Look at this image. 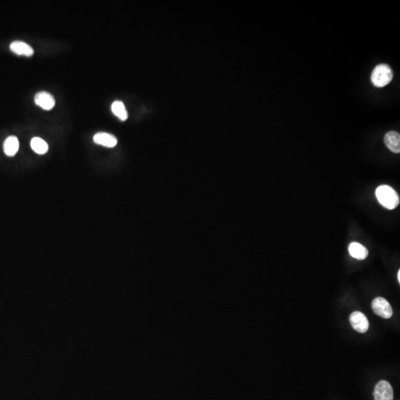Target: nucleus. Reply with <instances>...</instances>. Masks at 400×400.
I'll return each instance as SVG.
<instances>
[{
	"label": "nucleus",
	"mask_w": 400,
	"mask_h": 400,
	"mask_svg": "<svg viewBox=\"0 0 400 400\" xmlns=\"http://www.w3.org/2000/svg\"><path fill=\"white\" fill-rule=\"evenodd\" d=\"M20 148V142H19L17 137L14 136H11L5 139L4 142L3 149L4 152L8 157H14L18 152Z\"/></svg>",
	"instance_id": "obj_11"
},
{
	"label": "nucleus",
	"mask_w": 400,
	"mask_h": 400,
	"mask_svg": "<svg viewBox=\"0 0 400 400\" xmlns=\"http://www.w3.org/2000/svg\"><path fill=\"white\" fill-rule=\"evenodd\" d=\"M372 309L375 314L384 319L392 317L393 310L389 302L383 297H376L372 302Z\"/></svg>",
	"instance_id": "obj_3"
},
{
	"label": "nucleus",
	"mask_w": 400,
	"mask_h": 400,
	"mask_svg": "<svg viewBox=\"0 0 400 400\" xmlns=\"http://www.w3.org/2000/svg\"><path fill=\"white\" fill-rule=\"evenodd\" d=\"M111 110L115 116H117L122 121H126L129 117L127 110L124 103L121 101L113 102L111 106Z\"/></svg>",
	"instance_id": "obj_12"
},
{
	"label": "nucleus",
	"mask_w": 400,
	"mask_h": 400,
	"mask_svg": "<svg viewBox=\"0 0 400 400\" xmlns=\"http://www.w3.org/2000/svg\"><path fill=\"white\" fill-rule=\"evenodd\" d=\"M350 324L355 331L359 333H366L369 328V322L367 317L363 313L355 311L350 314Z\"/></svg>",
	"instance_id": "obj_4"
},
{
	"label": "nucleus",
	"mask_w": 400,
	"mask_h": 400,
	"mask_svg": "<svg viewBox=\"0 0 400 400\" xmlns=\"http://www.w3.org/2000/svg\"><path fill=\"white\" fill-rule=\"evenodd\" d=\"M11 52L17 55H23L26 56H33L34 53L33 48L27 43L22 41H14L10 46Z\"/></svg>",
	"instance_id": "obj_9"
},
{
	"label": "nucleus",
	"mask_w": 400,
	"mask_h": 400,
	"mask_svg": "<svg viewBox=\"0 0 400 400\" xmlns=\"http://www.w3.org/2000/svg\"><path fill=\"white\" fill-rule=\"evenodd\" d=\"M371 79L374 86L383 88L392 81V69L387 64H379L373 68Z\"/></svg>",
	"instance_id": "obj_2"
},
{
	"label": "nucleus",
	"mask_w": 400,
	"mask_h": 400,
	"mask_svg": "<svg viewBox=\"0 0 400 400\" xmlns=\"http://www.w3.org/2000/svg\"><path fill=\"white\" fill-rule=\"evenodd\" d=\"M397 279H398V282L400 283V270H398V273H397Z\"/></svg>",
	"instance_id": "obj_14"
},
{
	"label": "nucleus",
	"mask_w": 400,
	"mask_h": 400,
	"mask_svg": "<svg viewBox=\"0 0 400 400\" xmlns=\"http://www.w3.org/2000/svg\"><path fill=\"white\" fill-rule=\"evenodd\" d=\"M94 142L97 145H103L107 148H113L117 144V139L110 133L101 132L94 135Z\"/></svg>",
	"instance_id": "obj_8"
},
{
	"label": "nucleus",
	"mask_w": 400,
	"mask_h": 400,
	"mask_svg": "<svg viewBox=\"0 0 400 400\" xmlns=\"http://www.w3.org/2000/svg\"><path fill=\"white\" fill-rule=\"evenodd\" d=\"M376 196L379 203L389 210L395 209L400 204L398 193L390 186H379L376 190Z\"/></svg>",
	"instance_id": "obj_1"
},
{
	"label": "nucleus",
	"mask_w": 400,
	"mask_h": 400,
	"mask_svg": "<svg viewBox=\"0 0 400 400\" xmlns=\"http://www.w3.org/2000/svg\"><path fill=\"white\" fill-rule=\"evenodd\" d=\"M34 102L36 106H39L46 110H52L56 104L53 96L46 91H40L37 93L35 96Z\"/></svg>",
	"instance_id": "obj_6"
},
{
	"label": "nucleus",
	"mask_w": 400,
	"mask_h": 400,
	"mask_svg": "<svg viewBox=\"0 0 400 400\" xmlns=\"http://www.w3.org/2000/svg\"><path fill=\"white\" fill-rule=\"evenodd\" d=\"M30 146L34 152L38 154H45L49 151V145L41 138L34 137L31 139Z\"/></svg>",
	"instance_id": "obj_13"
},
{
	"label": "nucleus",
	"mask_w": 400,
	"mask_h": 400,
	"mask_svg": "<svg viewBox=\"0 0 400 400\" xmlns=\"http://www.w3.org/2000/svg\"><path fill=\"white\" fill-rule=\"evenodd\" d=\"M348 251L350 255L356 260H363L369 256V251L366 247L358 242H352L349 245Z\"/></svg>",
	"instance_id": "obj_10"
},
{
	"label": "nucleus",
	"mask_w": 400,
	"mask_h": 400,
	"mask_svg": "<svg viewBox=\"0 0 400 400\" xmlns=\"http://www.w3.org/2000/svg\"><path fill=\"white\" fill-rule=\"evenodd\" d=\"M384 142L387 148L395 154L400 152V135L397 132H389L385 135Z\"/></svg>",
	"instance_id": "obj_7"
},
{
	"label": "nucleus",
	"mask_w": 400,
	"mask_h": 400,
	"mask_svg": "<svg viewBox=\"0 0 400 400\" xmlns=\"http://www.w3.org/2000/svg\"><path fill=\"white\" fill-rule=\"evenodd\" d=\"M375 400H393L394 391L389 382L381 380L376 384L373 392Z\"/></svg>",
	"instance_id": "obj_5"
}]
</instances>
